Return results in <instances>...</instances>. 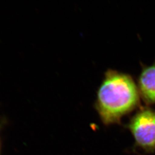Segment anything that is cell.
I'll list each match as a JSON object with an SVG mask.
<instances>
[{
    "mask_svg": "<svg viewBox=\"0 0 155 155\" xmlns=\"http://www.w3.org/2000/svg\"><path fill=\"white\" fill-rule=\"evenodd\" d=\"M140 102L137 85L129 75L108 70L97 94L95 107L105 125L120 122Z\"/></svg>",
    "mask_w": 155,
    "mask_h": 155,
    "instance_id": "6da1fadb",
    "label": "cell"
},
{
    "mask_svg": "<svg viewBox=\"0 0 155 155\" xmlns=\"http://www.w3.org/2000/svg\"><path fill=\"white\" fill-rule=\"evenodd\" d=\"M137 87L144 102L148 105H155V61L150 65L143 67Z\"/></svg>",
    "mask_w": 155,
    "mask_h": 155,
    "instance_id": "3957f363",
    "label": "cell"
},
{
    "mask_svg": "<svg viewBox=\"0 0 155 155\" xmlns=\"http://www.w3.org/2000/svg\"><path fill=\"white\" fill-rule=\"evenodd\" d=\"M136 147L145 152H155V110L143 107L131 118L127 125Z\"/></svg>",
    "mask_w": 155,
    "mask_h": 155,
    "instance_id": "7a4b0ae2",
    "label": "cell"
}]
</instances>
